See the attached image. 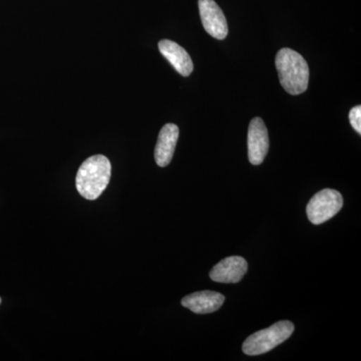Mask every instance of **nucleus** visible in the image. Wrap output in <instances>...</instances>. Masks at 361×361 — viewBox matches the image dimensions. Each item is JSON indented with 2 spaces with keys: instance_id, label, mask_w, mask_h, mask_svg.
Wrapping results in <instances>:
<instances>
[{
  "instance_id": "obj_1",
  "label": "nucleus",
  "mask_w": 361,
  "mask_h": 361,
  "mask_svg": "<svg viewBox=\"0 0 361 361\" xmlns=\"http://www.w3.org/2000/svg\"><path fill=\"white\" fill-rule=\"evenodd\" d=\"M275 65L280 84L292 96L303 94L310 82V66L300 54L290 49L278 51Z\"/></svg>"
},
{
  "instance_id": "obj_2",
  "label": "nucleus",
  "mask_w": 361,
  "mask_h": 361,
  "mask_svg": "<svg viewBox=\"0 0 361 361\" xmlns=\"http://www.w3.org/2000/svg\"><path fill=\"white\" fill-rule=\"evenodd\" d=\"M111 176V161L106 157H90L78 171L75 185L78 193L87 200H96L108 187Z\"/></svg>"
},
{
  "instance_id": "obj_3",
  "label": "nucleus",
  "mask_w": 361,
  "mask_h": 361,
  "mask_svg": "<svg viewBox=\"0 0 361 361\" xmlns=\"http://www.w3.org/2000/svg\"><path fill=\"white\" fill-rule=\"evenodd\" d=\"M294 324L291 322H279L268 329L260 330L252 334L244 341L243 353L247 355H264L277 348L292 336Z\"/></svg>"
},
{
  "instance_id": "obj_4",
  "label": "nucleus",
  "mask_w": 361,
  "mask_h": 361,
  "mask_svg": "<svg viewBox=\"0 0 361 361\" xmlns=\"http://www.w3.org/2000/svg\"><path fill=\"white\" fill-rule=\"evenodd\" d=\"M343 206V198L336 190L324 189L311 198L306 207L308 220L320 225L334 218Z\"/></svg>"
},
{
  "instance_id": "obj_5",
  "label": "nucleus",
  "mask_w": 361,
  "mask_h": 361,
  "mask_svg": "<svg viewBox=\"0 0 361 361\" xmlns=\"http://www.w3.org/2000/svg\"><path fill=\"white\" fill-rule=\"evenodd\" d=\"M269 151V135L264 121L254 118L248 130V158L252 165H261Z\"/></svg>"
},
{
  "instance_id": "obj_6",
  "label": "nucleus",
  "mask_w": 361,
  "mask_h": 361,
  "mask_svg": "<svg viewBox=\"0 0 361 361\" xmlns=\"http://www.w3.org/2000/svg\"><path fill=\"white\" fill-rule=\"evenodd\" d=\"M199 11L206 32L214 39H226L228 35L227 20L219 6L214 0H199Z\"/></svg>"
},
{
  "instance_id": "obj_7",
  "label": "nucleus",
  "mask_w": 361,
  "mask_h": 361,
  "mask_svg": "<svg viewBox=\"0 0 361 361\" xmlns=\"http://www.w3.org/2000/svg\"><path fill=\"white\" fill-rule=\"evenodd\" d=\"M248 270V263L243 257L231 256L220 261L214 266L210 272V278L218 283H238L245 276Z\"/></svg>"
},
{
  "instance_id": "obj_8",
  "label": "nucleus",
  "mask_w": 361,
  "mask_h": 361,
  "mask_svg": "<svg viewBox=\"0 0 361 361\" xmlns=\"http://www.w3.org/2000/svg\"><path fill=\"white\" fill-rule=\"evenodd\" d=\"M225 297L218 292L199 291L185 296L180 303L184 307L197 314H208L220 310L224 303Z\"/></svg>"
},
{
  "instance_id": "obj_9",
  "label": "nucleus",
  "mask_w": 361,
  "mask_h": 361,
  "mask_svg": "<svg viewBox=\"0 0 361 361\" xmlns=\"http://www.w3.org/2000/svg\"><path fill=\"white\" fill-rule=\"evenodd\" d=\"M159 49L180 75L189 77L191 75L194 65L186 49H183L177 42L169 39L161 40L159 42Z\"/></svg>"
},
{
  "instance_id": "obj_10",
  "label": "nucleus",
  "mask_w": 361,
  "mask_h": 361,
  "mask_svg": "<svg viewBox=\"0 0 361 361\" xmlns=\"http://www.w3.org/2000/svg\"><path fill=\"white\" fill-rule=\"evenodd\" d=\"M179 139V128L175 123H167L161 128L155 148V160L160 167H167L174 156Z\"/></svg>"
},
{
  "instance_id": "obj_11",
  "label": "nucleus",
  "mask_w": 361,
  "mask_h": 361,
  "mask_svg": "<svg viewBox=\"0 0 361 361\" xmlns=\"http://www.w3.org/2000/svg\"><path fill=\"white\" fill-rule=\"evenodd\" d=\"M349 121H350L351 126L353 129L361 134V106H353L349 111Z\"/></svg>"
},
{
  "instance_id": "obj_12",
  "label": "nucleus",
  "mask_w": 361,
  "mask_h": 361,
  "mask_svg": "<svg viewBox=\"0 0 361 361\" xmlns=\"http://www.w3.org/2000/svg\"><path fill=\"white\" fill-rule=\"evenodd\" d=\"M0 304H1V298H0Z\"/></svg>"
}]
</instances>
